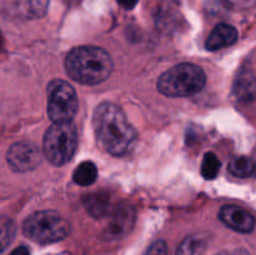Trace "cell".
<instances>
[{
  "instance_id": "cell-1",
  "label": "cell",
  "mask_w": 256,
  "mask_h": 255,
  "mask_svg": "<svg viewBox=\"0 0 256 255\" xmlns=\"http://www.w3.org/2000/svg\"><path fill=\"white\" fill-rule=\"evenodd\" d=\"M92 126L100 146L114 156L125 155L136 142V130L122 108L112 102L98 105L92 115Z\"/></svg>"
},
{
  "instance_id": "cell-2",
  "label": "cell",
  "mask_w": 256,
  "mask_h": 255,
  "mask_svg": "<svg viewBox=\"0 0 256 255\" xmlns=\"http://www.w3.org/2000/svg\"><path fill=\"white\" fill-rule=\"evenodd\" d=\"M68 75L84 85L105 82L112 72V60L104 49L98 46H78L65 58Z\"/></svg>"
},
{
  "instance_id": "cell-3",
  "label": "cell",
  "mask_w": 256,
  "mask_h": 255,
  "mask_svg": "<svg viewBox=\"0 0 256 255\" xmlns=\"http://www.w3.org/2000/svg\"><path fill=\"white\" fill-rule=\"evenodd\" d=\"M206 75L195 64L182 62L162 72L158 80V90L170 98L190 96L205 86Z\"/></svg>"
},
{
  "instance_id": "cell-4",
  "label": "cell",
  "mask_w": 256,
  "mask_h": 255,
  "mask_svg": "<svg viewBox=\"0 0 256 255\" xmlns=\"http://www.w3.org/2000/svg\"><path fill=\"white\" fill-rule=\"evenodd\" d=\"M25 236L39 244H52L65 239L70 232V224L52 210L32 212L22 224Z\"/></svg>"
},
{
  "instance_id": "cell-5",
  "label": "cell",
  "mask_w": 256,
  "mask_h": 255,
  "mask_svg": "<svg viewBox=\"0 0 256 255\" xmlns=\"http://www.w3.org/2000/svg\"><path fill=\"white\" fill-rule=\"evenodd\" d=\"M78 146L76 128L72 122H52L42 140L44 155L52 165L62 166L72 160Z\"/></svg>"
},
{
  "instance_id": "cell-6",
  "label": "cell",
  "mask_w": 256,
  "mask_h": 255,
  "mask_svg": "<svg viewBox=\"0 0 256 255\" xmlns=\"http://www.w3.org/2000/svg\"><path fill=\"white\" fill-rule=\"evenodd\" d=\"M79 106L74 88L64 80H52L48 86V115L52 122H69Z\"/></svg>"
},
{
  "instance_id": "cell-7",
  "label": "cell",
  "mask_w": 256,
  "mask_h": 255,
  "mask_svg": "<svg viewBox=\"0 0 256 255\" xmlns=\"http://www.w3.org/2000/svg\"><path fill=\"white\" fill-rule=\"evenodd\" d=\"M8 164L19 172L34 170L42 164V152L30 142H19L12 145L6 154Z\"/></svg>"
},
{
  "instance_id": "cell-8",
  "label": "cell",
  "mask_w": 256,
  "mask_h": 255,
  "mask_svg": "<svg viewBox=\"0 0 256 255\" xmlns=\"http://www.w3.org/2000/svg\"><path fill=\"white\" fill-rule=\"evenodd\" d=\"M219 218L226 226L239 232H250L255 226V219L248 210L236 205H225L220 209Z\"/></svg>"
},
{
  "instance_id": "cell-9",
  "label": "cell",
  "mask_w": 256,
  "mask_h": 255,
  "mask_svg": "<svg viewBox=\"0 0 256 255\" xmlns=\"http://www.w3.org/2000/svg\"><path fill=\"white\" fill-rule=\"evenodd\" d=\"M232 96L242 104L256 100V78L249 70H242L236 75L232 84Z\"/></svg>"
},
{
  "instance_id": "cell-10",
  "label": "cell",
  "mask_w": 256,
  "mask_h": 255,
  "mask_svg": "<svg viewBox=\"0 0 256 255\" xmlns=\"http://www.w3.org/2000/svg\"><path fill=\"white\" fill-rule=\"evenodd\" d=\"M238 40V30L232 25L219 24L214 28L210 35L208 36L205 48L210 52L222 49V48L230 46Z\"/></svg>"
},
{
  "instance_id": "cell-11",
  "label": "cell",
  "mask_w": 256,
  "mask_h": 255,
  "mask_svg": "<svg viewBox=\"0 0 256 255\" xmlns=\"http://www.w3.org/2000/svg\"><path fill=\"white\" fill-rule=\"evenodd\" d=\"M112 220H110V232L114 235H122L128 232L129 228L132 226L134 222V210L130 206H119L115 208L110 212Z\"/></svg>"
},
{
  "instance_id": "cell-12",
  "label": "cell",
  "mask_w": 256,
  "mask_h": 255,
  "mask_svg": "<svg viewBox=\"0 0 256 255\" xmlns=\"http://www.w3.org/2000/svg\"><path fill=\"white\" fill-rule=\"evenodd\" d=\"M84 205L86 212L92 216L96 219L108 216L112 212V202L110 198L102 192H94V194H88L84 196Z\"/></svg>"
},
{
  "instance_id": "cell-13",
  "label": "cell",
  "mask_w": 256,
  "mask_h": 255,
  "mask_svg": "<svg viewBox=\"0 0 256 255\" xmlns=\"http://www.w3.org/2000/svg\"><path fill=\"white\" fill-rule=\"evenodd\" d=\"M255 162L249 156H235L229 162V172L236 178H250L255 175Z\"/></svg>"
},
{
  "instance_id": "cell-14",
  "label": "cell",
  "mask_w": 256,
  "mask_h": 255,
  "mask_svg": "<svg viewBox=\"0 0 256 255\" xmlns=\"http://www.w3.org/2000/svg\"><path fill=\"white\" fill-rule=\"evenodd\" d=\"M206 249V240L202 235H189L180 242L176 255H202Z\"/></svg>"
},
{
  "instance_id": "cell-15",
  "label": "cell",
  "mask_w": 256,
  "mask_h": 255,
  "mask_svg": "<svg viewBox=\"0 0 256 255\" xmlns=\"http://www.w3.org/2000/svg\"><path fill=\"white\" fill-rule=\"evenodd\" d=\"M96 178L98 169L94 162H82V164L78 165V168L72 172V180L82 186H89V185L94 184Z\"/></svg>"
},
{
  "instance_id": "cell-16",
  "label": "cell",
  "mask_w": 256,
  "mask_h": 255,
  "mask_svg": "<svg viewBox=\"0 0 256 255\" xmlns=\"http://www.w3.org/2000/svg\"><path fill=\"white\" fill-rule=\"evenodd\" d=\"M16 228L14 222L6 216H0V254L10 245L14 240Z\"/></svg>"
},
{
  "instance_id": "cell-17",
  "label": "cell",
  "mask_w": 256,
  "mask_h": 255,
  "mask_svg": "<svg viewBox=\"0 0 256 255\" xmlns=\"http://www.w3.org/2000/svg\"><path fill=\"white\" fill-rule=\"evenodd\" d=\"M220 166L222 164L214 152H206L202 162V175L208 180L214 179L219 174Z\"/></svg>"
},
{
  "instance_id": "cell-18",
  "label": "cell",
  "mask_w": 256,
  "mask_h": 255,
  "mask_svg": "<svg viewBox=\"0 0 256 255\" xmlns=\"http://www.w3.org/2000/svg\"><path fill=\"white\" fill-rule=\"evenodd\" d=\"M49 0H30L29 12L34 18H42L46 14Z\"/></svg>"
},
{
  "instance_id": "cell-19",
  "label": "cell",
  "mask_w": 256,
  "mask_h": 255,
  "mask_svg": "<svg viewBox=\"0 0 256 255\" xmlns=\"http://www.w3.org/2000/svg\"><path fill=\"white\" fill-rule=\"evenodd\" d=\"M144 255H168V245L164 240H158L148 248Z\"/></svg>"
},
{
  "instance_id": "cell-20",
  "label": "cell",
  "mask_w": 256,
  "mask_h": 255,
  "mask_svg": "<svg viewBox=\"0 0 256 255\" xmlns=\"http://www.w3.org/2000/svg\"><path fill=\"white\" fill-rule=\"evenodd\" d=\"M228 4L238 10H246L255 6L256 0H226Z\"/></svg>"
},
{
  "instance_id": "cell-21",
  "label": "cell",
  "mask_w": 256,
  "mask_h": 255,
  "mask_svg": "<svg viewBox=\"0 0 256 255\" xmlns=\"http://www.w3.org/2000/svg\"><path fill=\"white\" fill-rule=\"evenodd\" d=\"M138 2H139V0H118V2H119L120 6H122L124 9H129V10L132 9V8L138 4Z\"/></svg>"
},
{
  "instance_id": "cell-22",
  "label": "cell",
  "mask_w": 256,
  "mask_h": 255,
  "mask_svg": "<svg viewBox=\"0 0 256 255\" xmlns=\"http://www.w3.org/2000/svg\"><path fill=\"white\" fill-rule=\"evenodd\" d=\"M10 255H30V252L26 246H19L12 250Z\"/></svg>"
},
{
  "instance_id": "cell-23",
  "label": "cell",
  "mask_w": 256,
  "mask_h": 255,
  "mask_svg": "<svg viewBox=\"0 0 256 255\" xmlns=\"http://www.w3.org/2000/svg\"><path fill=\"white\" fill-rule=\"evenodd\" d=\"M232 255H250L249 252H246V250H244V249H239V250H236V252H234V254Z\"/></svg>"
},
{
  "instance_id": "cell-24",
  "label": "cell",
  "mask_w": 256,
  "mask_h": 255,
  "mask_svg": "<svg viewBox=\"0 0 256 255\" xmlns=\"http://www.w3.org/2000/svg\"><path fill=\"white\" fill-rule=\"evenodd\" d=\"M255 164H256V162H255ZM254 176H256V166H255V175H254Z\"/></svg>"
},
{
  "instance_id": "cell-25",
  "label": "cell",
  "mask_w": 256,
  "mask_h": 255,
  "mask_svg": "<svg viewBox=\"0 0 256 255\" xmlns=\"http://www.w3.org/2000/svg\"><path fill=\"white\" fill-rule=\"evenodd\" d=\"M216 255H226V254H224V252H222V254H216Z\"/></svg>"
}]
</instances>
